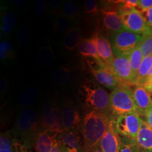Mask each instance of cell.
I'll return each mask as SVG.
<instances>
[{"label":"cell","mask_w":152,"mask_h":152,"mask_svg":"<svg viewBox=\"0 0 152 152\" xmlns=\"http://www.w3.org/2000/svg\"><path fill=\"white\" fill-rule=\"evenodd\" d=\"M63 11L65 15L71 17H75L78 14L79 9L77 6L72 2H65L63 6Z\"/></svg>","instance_id":"obj_27"},{"label":"cell","mask_w":152,"mask_h":152,"mask_svg":"<svg viewBox=\"0 0 152 152\" xmlns=\"http://www.w3.org/2000/svg\"><path fill=\"white\" fill-rule=\"evenodd\" d=\"M62 152H68L66 150H65V149H64L63 147H62Z\"/></svg>","instance_id":"obj_38"},{"label":"cell","mask_w":152,"mask_h":152,"mask_svg":"<svg viewBox=\"0 0 152 152\" xmlns=\"http://www.w3.org/2000/svg\"><path fill=\"white\" fill-rule=\"evenodd\" d=\"M135 141L140 149L152 152V129L144 120H142Z\"/></svg>","instance_id":"obj_18"},{"label":"cell","mask_w":152,"mask_h":152,"mask_svg":"<svg viewBox=\"0 0 152 152\" xmlns=\"http://www.w3.org/2000/svg\"><path fill=\"white\" fill-rule=\"evenodd\" d=\"M85 12L89 14H96L98 10L97 1L95 0H86L85 2Z\"/></svg>","instance_id":"obj_28"},{"label":"cell","mask_w":152,"mask_h":152,"mask_svg":"<svg viewBox=\"0 0 152 152\" xmlns=\"http://www.w3.org/2000/svg\"><path fill=\"white\" fill-rule=\"evenodd\" d=\"M152 7V0H139L138 4L135 9L140 12H142L147 11Z\"/></svg>","instance_id":"obj_29"},{"label":"cell","mask_w":152,"mask_h":152,"mask_svg":"<svg viewBox=\"0 0 152 152\" xmlns=\"http://www.w3.org/2000/svg\"><path fill=\"white\" fill-rule=\"evenodd\" d=\"M78 50L82 56L91 57L99 65L104 66L99 56L94 36L91 38L82 39L78 46Z\"/></svg>","instance_id":"obj_19"},{"label":"cell","mask_w":152,"mask_h":152,"mask_svg":"<svg viewBox=\"0 0 152 152\" xmlns=\"http://www.w3.org/2000/svg\"><path fill=\"white\" fill-rule=\"evenodd\" d=\"M56 135H58L47 131H41L34 147L36 152H50L53 144V139Z\"/></svg>","instance_id":"obj_20"},{"label":"cell","mask_w":152,"mask_h":152,"mask_svg":"<svg viewBox=\"0 0 152 152\" xmlns=\"http://www.w3.org/2000/svg\"><path fill=\"white\" fill-rule=\"evenodd\" d=\"M42 130L37 115L32 109H26L17 120L11 134L23 144L31 148L34 147L37 136Z\"/></svg>","instance_id":"obj_2"},{"label":"cell","mask_w":152,"mask_h":152,"mask_svg":"<svg viewBox=\"0 0 152 152\" xmlns=\"http://www.w3.org/2000/svg\"><path fill=\"white\" fill-rule=\"evenodd\" d=\"M143 36L123 29L117 32L112 33L110 42L114 56L127 55L140 44Z\"/></svg>","instance_id":"obj_5"},{"label":"cell","mask_w":152,"mask_h":152,"mask_svg":"<svg viewBox=\"0 0 152 152\" xmlns=\"http://www.w3.org/2000/svg\"><path fill=\"white\" fill-rule=\"evenodd\" d=\"M152 68V53L144 58L139 69L135 85H142L145 81L148 74Z\"/></svg>","instance_id":"obj_22"},{"label":"cell","mask_w":152,"mask_h":152,"mask_svg":"<svg viewBox=\"0 0 152 152\" xmlns=\"http://www.w3.org/2000/svg\"><path fill=\"white\" fill-rule=\"evenodd\" d=\"M140 152H149V151H145V150H142V149H140Z\"/></svg>","instance_id":"obj_37"},{"label":"cell","mask_w":152,"mask_h":152,"mask_svg":"<svg viewBox=\"0 0 152 152\" xmlns=\"http://www.w3.org/2000/svg\"><path fill=\"white\" fill-rule=\"evenodd\" d=\"M119 14L126 29L141 36L152 33L147 27L141 12L135 9Z\"/></svg>","instance_id":"obj_8"},{"label":"cell","mask_w":152,"mask_h":152,"mask_svg":"<svg viewBox=\"0 0 152 152\" xmlns=\"http://www.w3.org/2000/svg\"><path fill=\"white\" fill-rule=\"evenodd\" d=\"M56 136L53 139V144L50 152H62V147Z\"/></svg>","instance_id":"obj_33"},{"label":"cell","mask_w":152,"mask_h":152,"mask_svg":"<svg viewBox=\"0 0 152 152\" xmlns=\"http://www.w3.org/2000/svg\"><path fill=\"white\" fill-rule=\"evenodd\" d=\"M145 117V121L148 124L152 129V106L148 110L147 113L144 116Z\"/></svg>","instance_id":"obj_35"},{"label":"cell","mask_w":152,"mask_h":152,"mask_svg":"<svg viewBox=\"0 0 152 152\" xmlns=\"http://www.w3.org/2000/svg\"><path fill=\"white\" fill-rule=\"evenodd\" d=\"M42 130L58 135L63 130L61 111L53 105H47L40 120Z\"/></svg>","instance_id":"obj_7"},{"label":"cell","mask_w":152,"mask_h":152,"mask_svg":"<svg viewBox=\"0 0 152 152\" xmlns=\"http://www.w3.org/2000/svg\"><path fill=\"white\" fill-rule=\"evenodd\" d=\"M16 22L15 16L12 14H6L3 19V30L6 33L9 32L14 27Z\"/></svg>","instance_id":"obj_26"},{"label":"cell","mask_w":152,"mask_h":152,"mask_svg":"<svg viewBox=\"0 0 152 152\" xmlns=\"http://www.w3.org/2000/svg\"><path fill=\"white\" fill-rule=\"evenodd\" d=\"M144 59V56L142 53L141 49L139 45L134 49L129 55V59L130 61L131 69L134 77L135 79L136 83V78L139 69L141 65L142 61Z\"/></svg>","instance_id":"obj_23"},{"label":"cell","mask_w":152,"mask_h":152,"mask_svg":"<svg viewBox=\"0 0 152 152\" xmlns=\"http://www.w3.org/2000/svg\"><path fill=\"white\" fill-rule=\"evenodd\" d=\"M115 117L112 118L107 130L99 142V145L103 152H117L121 147V136L115 129Z\"/></svg>","instance_id":"obj_12"},{"label":"cell","mask_w":152,"mask_h":152,"mask_svg":"<svg viewBox=\"0 0 152 152\" xmlns=\"http://www.w3.org/2000/svg\"><path fill=\"white\" fill-rule=\"evenodd\" d=\"M63 130L79 131L81 118L78 111L71 105H65L61 110Z\"/></svg>","instance_id":"obj_17"},{"label":"cell","mask_w":152,"mask_h":152,"mask_svg":"<svg viewBox=\"0 0 152 152\" xmlns=\"http://www.w3.org/2000/svg\"><path fill=\"white\" fill-rule=\"evenodd\" d=\"M113 1L115 5L112 7H104L99 11L103 27L111 33L125 29L118 12V5Z\"/></svg>","instance_id":"obj_10"},{"label":"cell","mask_w":152,"mask_h":152,"mask_svg":"<svg viewBox=\"0 0 152 152\" xmlns=\"http://www.w3.org/2000/svg\"><path fill=\"white\" fill-rule=\"evenodd\" d=\"M90 66L93 76L104 87L113 91L117 87L125 85L121 82L112 67L100 65L97 66L90 65Z\"/></svg>","instance_id":"obj_11"},{"label":"cell","mask_w":152,"mask_h":152,"mask_svg":"<svg viewBox=\"0 0 152 152\" xmlns=\"http://www.w3.org/2000/svg\"><path fill=\"white\" fill-rule=\"evenodd\" d=\"M132 94L138 114L139 116H144L152 106L151 96L141 85L135 86Z\"/></svg>","instance_id":"obj_15"},{"label":"cell","mask_w":152,"mask_h":152,"mask_svg":"<svg viewBox=\"0 0 152 152\" xmlns=\"http://www.w3.org/2000/svg\"><path fill=\"white\" fill-rule=\"evenodd\" d=\"M11 50V45L9 42H4L1 45V56L2 59L7 58V54Z\"/></svg>","instance_id":"obj_32"},{"label":"cell","mask_w":152,"mask_h":152,"mask_svg":"<svg viewBox=\"0 0 152 152\" xmlns=\"http://www.w3.org/2000/svg\"><path fill=\"white\" fill-rule=\"evenodd\" d=\"M142 119L134 113L121 114L115 117V129L120 136L135 140L140 130Z\"/></svg>","instance_id":"obj_6"},{"label":"cell","mask_w":152,"mask_h":152,"mask_svg":"<svg viewBox=\"0 0 152 152\" xmlns=\"http://www.w3.org/2000/svg\"><path fill=\"white\" fill-rule=\"evenodd\" d=\"M144 18L147 27L152 32V7L147 11L141 12Z\"/></svg>","instance_id":"obj_31"},{"label":"cell","mask_w":152,"mask_h":152,"mask_svg":"<svg viewBox=\"0 0 152 152\" xmlns=\"http://www.w3.org/2000/svg\"><path fill=\"white\" fill-rule=\"evenodd\" d=\"M82 39L81 35L79 30L76 28H72L66 33L64 39V45L66 49L73 51L79 46Z\"/></svg>","instance_id":"obj_21"},{"label":"cell","mask_w":152,"mask_h":152,"mask_svg":"<svg viewBox=\"0 0 152 152\" xmlns=\"http://www.w3.org/2000/svg\"><path fill=\"white\" fill-rule=\"evenodd\" d=\"M142 39L139 44L144 58L152 53V33L142 36Z\"/></svg>","instance_id":"obj_25"},{"label":"cell","mask_w":152,"mask_h":152,"mask_svg":"<svg viewBox=\"0 0 152 152\" xmlns=\"http://www.w3.org/2000/svg\"><path fill=\"white\" fill-rule=\"evenodd\" d=\"M68 26V23L64 19H60L58 20V23L57 24L58 29L61 31H64Z\"/></svg>","instance_id":"obj_34"},{"label":"cell","mask_w":152,"mask_h":152,"mask_svg":"<svg viewBox=\"0 0 152 152\" xmlns=\"http://www.w3.org/2000/svg\"><path fill=\"white\" fill-rule=\"evenodd\" d=\"M109 109L112 115L134 113L138 114L130 86L122 85L113 90L109 95Z\"/></svg>","instance_id":"obj_4"},{"label":"cell","mask_w":152,"mask_h":152,"mask_svg":"<svg viewBox=\"0 0 152 152\" xmlns=\"http://www.w3.org/2000/svg\"><path fill=\"white\" fill-rule=\"evenodd\" d=\"M61 147L68 152H85L83 139L79 131L63 130L57 136Z\"/></svg>","instance_id":"obj_13"},{"label":"cell","mask_w":152,"mask_h":152,"mask_svg":"<svg viewBox=\"0 0 152 152\" xmlns=\"http://www.w3.org/2000/svg\"><path fill=\"white\" fill-rule=\"evenodd\" d=\"M90 152H103V151L102 150V149L100 148V147L99 146V145L98 144L96 146L94 147L92 150L90 151Z\"/></svg>","instance_id":"obj_36"},{"label":"cell","mask_w":152,"mask_h":152,"mask_svg":"<svg viewBox=\"0 0 152 152\" xmlns=\"http://www.w3.org/2000/svg\"><path fill=\"white\" fill-rule=\"evenodd\" d=\"M0 152H32L30 148L23 144L9 132L0 136Z\"/></svg>","instance_id":"obj_16"},{"label":"cell","mask_w":152,"mask_h":152,"mask_svg":"<svg viewBox=\"0 0 152 152\" xmlns=\"http://www.w3.org/2000/svg\"><path fill=\"white\" fill-rule=\"evenodd\" d=\"M112 68L123 85L129 86L135 85L129 56H115Z\"/></svg>","instance_id":"obj_9"},{"label":"cell","mask_w":152,"mask_h":152,"mask_svg":"<svg viewBox=\"0 0 152 152\" xmlns=\"http://www.w3.org/2000/svg\"><path fill=\"white\" fill-rule=\"evenodd\" d=\"M81 92L85 103L91 110L112 115L108 94L99 84L92 80L86 81L81 86Z\"/></svg>","instance_id":"obj_3"},{"label":"cell","mask_w":152,"mask_h":152,"mask_svg":"<svg viewBox=\"0 0 152 152\" xmlns=\"http://www.w3.org/2000/svg\"><path fill=\"white\" fill-rule=\"evenodd\" d=\"M152 96V68L148 74L144 83L141 85Z\"/></svg>","instance_id":"obj_30"},{"label":"cell","mask_w":152,"mask_h":152,"mask_svg":"<svg viewBox=\"0 0 152 152\" xmlns=\"http://www.w3.org/2000/svg\"><path fill=\"white\" fill-rule=\"evenodd\" d=\"M122 142L117 152H140V148L134 139L121 137Z\"/></svg>","instance_id":"obj_24"},{"label":"cell","mask_w":152,"mask_h":152,"mask_svg":"<svg viewBox=\"0 0 152 152\" xmlns=\"http://www.w3.org/2000/svg\"><path fill=\"white\" fill-rule=\"evenodd\" d=\"M93 36L95 40L99 56L102 63L105 66L112 67L115 56L110 41L99 31L94 33Z\"/></svg>","instance_id":"obj_14"},{"label":"cell","mask_w":152,"mask_h":152,"mask_svg":"<svg viewBox=\"0 0 152 152\" xmlns=\"http://www.w3.org/2000/svg\"><path fill=\"white\" fill-rule=\"evenodd\" d=\"M113 117L92 110L85 115L81 126L85 152H90L99 144Z\"/></svg>","instance_id":"obj_1"}]
</instances>
